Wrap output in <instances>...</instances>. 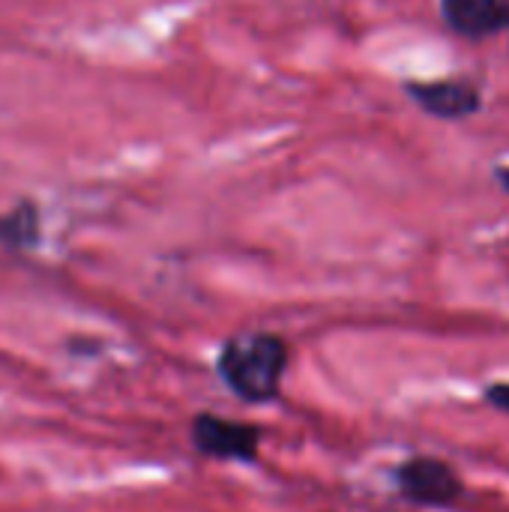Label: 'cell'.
Here are the masks:
<instances>
[{
  "label": "cell",
  "mask_w": 509,
  "mask_h": 512,
  "mask_svg": "<svg viewBox=\"0 0 509 512\" xmlns=\"http://www.w3.org/2000/svg\"><path fill=\"white\" fill-rule=\"evenodd\" d=\"M192 450L213 462H237L252 465L261 453V429L243 420H231L222 414L201 411L192 417L189 426Z\"/></svg>",
  "instance_id": "obj_3"
},
{
  "label": "cell",
  "mask_w": 509,
  "mask_h": 512,
  "mask_svg": "<svg viewBox=\"0 0 509 512\" xmlns=\"http://www.w3.org/2000/svg\"><path fill=\"white\" fill-rule=\"evenodd\" d=\"M405 93L414 105L438 120H468L483 108V90L468 78H435V81H405Z\"/></svg>",
  "instance_id": "obj_4"
},
{
  "label": "cell",
  "mask_w": 509,
  "mask_h": 512,
  "mask_svg": "<svg viewBox=\"0 0 509 512\" xmlns=\"http://www.w3.org/2000/svg\"><path fill=\"white\" fill-rule=\"evenodd\" d=\"M483 399L486 405H492L495 411L501 414H509V381H498V384H489L483 390Z\"/></svg>",
  "instance_id": "obj_7"
},
{
  "label": "cell",
  "mask_w": 509,
  "mask_h": 512,
  "mask_svg": "<svg viewBox=\"0 0 509 512\" xmlns=\"http://www.w3.org/2000/svg\"><path fill=\"white\" fill-rule=\"evenodd\" d=\"M444 24L462 39L509 33V0H438Z\"/></svg>",
  "instance_id": "obj_5"
},
{
  "label": "cell",
  "mask_w": 509,
  "mask_h": 512,
  "mask_svg": "<svg viewBox=\"0 0 509 512\" xmlns=\"http://www.w3.org/2000/svg\"><path fill=\"white\" fill-rule=\"evenodd\" d=\"M495 180L501 183V189H504V192L509 195V168L507 165H498V168H495Z\"/></svg>",
  "instance_id": "obj_8"
},
{
  "label": "cell",
  "mask_w": 509,
  "mask_h": 512,
  "mask_svg": "<svg viewBox=\"0 0 509 512\" xmlns=\"http://www.w3.org/2000/svg\"><path fill=\"white\" fill-rule=\"evenodd\" d=\"M36 243H39V210L33 207V201H18V207L0 216V246L33 249Z\"/></svg>",
  "instance_id": "obj_6"
},
{
  "label": "cell",
  "mask_w": 509,
  "mask_h": 512,
  "mask_svg": "<svg viewBox=\"0 0 509 512\" xmlns=\"http://www.w3.org/2000/svg\"><path fill=\"white\" fill-rule=\"evenodd\" d=\"M393 483L402 501L420 510H450L465 495L462 474L438 456H411L396 465Z\"/></svg>",
  "instance_id": "obj_2"
},
{
  "label": "cell",
  "mask_w": 509,
  "mask_h": 512,
  "mask_svg": "<svg viewBox=\"0 0 509 512\" xmlns=\"http://www.w3.org/2000/svg\"><path fill=\"white\" fill-rule=\"evenodd\" d=\"M291 345L273 330L234 333L219 345L216 375L246 405H270L282 396Z\"/></svg>",
  "instance_id": "obj_1"
}]
</instances>
